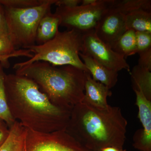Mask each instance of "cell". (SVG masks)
Returning a JSON list of instances; mask_svg holds the SVG:
<instances>
[{
	"instance_id": "1",
	"label": "cell",
	"mask_w": 151,
	"mask_h": 151,
	"mask_svg": "<svg viewBox=\"0 0 151 151\" xmlns=\"http://www.w3.org/2000/svg\"><path fill=\"white\" fill-rule=\"evenodd\" d=\"M4 87L11 114L25 128L42 133L66 129L71 110L53 104L32 79L6 74Z\"/></svg>"
},
{
	"instance_id": "2",
	"label": "cell",
	"mask_w": 151,
	"mask_h": 151,
	"mask_svg": "<svg viewBox=\"0 0 151 151\" xmlns=\"http://www.w3.org/2000/svg\"><path fill=\"white\" fill-rule=\"evenodd\" d=\"M128 122L119 107L94 108L81 102L72 108L66 132L92 151L124 148Z\"/></svg>"
},
{
	"instance_id": "3",
	"label": "cell",
	"mask_w": 151,
	"mask_h": 151,
	"mask_svg": "<svg viewBox=\"0 0 151 151\" xmlns=\"http://www.w3.org/2000/svg\"><path fill=\"white\" fill-rule=\"evenodd\" d=\"M32 79L53 104L68 110L83 101L86 72L71 65L55 66L36 61L15 69Z\"/></svg>"
},
{
	"instance_id": "4",
	"label": "cell",
	"mask_w": 151,
	"mask_h": 151,
	"mask_svg": "<svg viewBox=\"0 0 151 151\" xmlns=\"http://www.w3.org/2000/svg\"><path fill=\"white\" fill-rule=\"evenodd\" d=\"M83 34L75 30H58L54 37L46 43L25 48L34 53L33 56L24 62L16 63L13 68L44 61L55 66L71 65L89 73L79 55L83 48Z\"/></svg>"
},
{
	"instance_id": "5",
	"label": "cell",
	"mask_w": 151,
	"mask_h": 151,
	"mask_svg": "<svg viewBox=\"0 0 151 151\" xmlns=\"http://www.w3.org/2000/svg\"><path fill=\"white\" fill-rule=\"evenodd\" d=\"M56 1L44 0L40 5L25 9L3 6L8 33L16 49L35 45L39 24Z\"/></svg>"
},
{
	"instance_id": "6",
	"label": "cell",
	"mask_w": 151,
	"mask_h": 151,
	"mask_svg": "<svg viewBox=\"0 0 151 151\" xmlns=\"http://www.w3.org/2000/svg\"><path fill=\"white\" fill-rule=\"evenodd\" d=\"M113 3V0H97L89 6L57 7L55 14L59 18V26L84 34L94 30L97 23Z\"/></svg>"
},
{
	"instance_id": "7",
	"label": "cell",
	"mask_w": 151,
	"mask_h": 151,
	"mask_svg": "<svg viewBox=\"0 0 151 151\" xmlns=\"http://www.w3.org/2000/svg\"><path fill=\"white\" fill-rule=\"evenodd\" d=\"M26 129L25 151H92L65 130L42 133Z\"/></svg>"
},
{
	"instance_id": "8",
	"label": "cell",
	"mask_w": 151,
	"mask_h": 151,
	"mask_svg": "<svg viewBox=\"0 0 151 151\" xmlns=\"http://www.w3.org/2000/svg\"><path fill=\"white\" fill-rule=\"evenodd\" d=\"M83 34L81 53L89 55L109 69L119 72L125 69L130 72V65L124 56L97 37L94 31Z\"/></svg>"
},
{
	"instance_id": "9",
	"label": "cell",
	"mask_w": 151,
	"mask_h": 151,
	"mask_svg": "<svg viewBox=\"0 0 151 151\" xmlns=\"http://www.w3.org/2000/svg\"><path fill=\"white\" fill-rule=\"evenodd\" d=\"M127 30L126 15L111 6L100 18L94 32L98 38L112 49Z\"/></svg>"
},
{
	"instance_id": "10",
	"label": "cell",
	"mask_w": 151,
	"mask_h": 151,
	"mask_svg": "<svg viewBox=\"0 0 151 151\" xmlns=\"http://www.w3.org/2000/svg\"><path fill=\"white\" fill-rule=\"evenodd\" d=\"M138 118L142 128L137 130L133 137V146L140 151H151V101L141 92L134 91Z\"/></svg>"
},
{
	"instance_id": "11",
	"label": "cell",
	"mask_w": 151,
	"mask_h": 151,
	"mask_svg": "<svg viewBox=\"0 0 151 151\" xmlns=\"http://www.w3.org/2000/svg\"><path fill=\"white\" fill-rule=\"evenodd\" d=\"M110 89L104 84L94 80L90 74L87 73L82 102L98 109H106L110 105L107 102V98L112 94Z\"/></svg>"
},
{
	"instance_id": "12",
	"label": "cell",
	"mask_w": 151,
	"mask_h": 151,
	"mask_svg": "<svg viewBox=\"0 0 151 151\" xmlns=\"http://www.w3.org/2000/svg\"><path fill=\"white\" fill-rule=\"evenodd\" d=\"M79 55L95 81L107 86L110 89L115 86L118 81V72L109 69L91 57L79 52Z\"/></svg>"
},
{
	"instance_id": "13",
	"label": "cell",
	"mask_w": 151,
	"mask_h": 151,
	"mask_svg": "<svg viewBox=\"0 0 151 151\" xmlns=\"http://www.w3.org/2000/svg\"><path fill=\"white\" fill-rule=\"evenodd\" d=\"M59 19L49 11L41 19L37 30L36 42L37 45L46 43L54 37L58 31Z\"/></svg>"
},
{
	"instance_id": "14",
	"label": "cell",
	"mask_w": 151,
	"mask_h": 151,
	"mask_svg": "<svg viewBox=\"0 0 151 151\" xmlns=\"http://www.w3.org/2000/svg\"><path fill=\"white\" fill-rule=\"evenodd\" d=\"M151 70L138 65L130 71L132 87L134 91L143 93L147 100L151 101Z\"/></svg>"
},
{
	"instance_id": "15",
	"label": "cell",
	"mask_w": 151,
	"mask_h": 151,
	"mask_svg": "<svg viewBox=\"0 0 151 151\" xmlns=\"http://www.w3.org/2000/svg\"><path fill=\"white\" fill-rule=\"evenodd\" d=\"M9 129L8 137L0 147V151H25L26 128L16 121Z\"/></svg>"
},
{
	"instance_id": "16",
	"label": "cell",
	"mask_w": 151,
	"mask_h": 151,
	"mask_svg": "<svg viewBox=\"0 0 151 151\" xmlns=\"http://www.w3.org/2000/svg\"><path fill=\"white\" fill-rule=\"evenodd\" d=\"M126 26L127 30L151 33V12L140 10L127 14L126 15Z\"/></svg>"
},
{
	"instance_id": "17",
	"label": "cell",
	"mask_w": 151,
	"mask_h": 151,
	"mask_svg": "<svg viewBox=\"0 0 151 151\" xmlns=\"http://www.w3.org/2000/svg\"><path fill=\"white\" fill-rule=\"evenodd\" d=\"M112 49L125 58L137 53L136 32L127 29L116 41Z\"/></svg>"
},
{
	"instance_id": "18",
	"label": "cell",
	"mask_w": 151,
	"mask_h": 151,
	"mask_svg": "<svg viewBox=\"0 0 151 151\" xmlns=\"http://www.w3.org/2000/svg\"><path fill=\"white\" fill-rule=\"evenodd\" d=\"M112 7L125 15L135 11L151 12V0H113Z\"/></svg>"
},
{
	"instance_id": "19",
	"label": "cell",
	"mask_w": 151,
	"mask_h": 151,
	"mask_svg": "<svg viewBox=\"0 0 151 151\" xmlns=\"http://www.w3.org/2000/svg\"><path fill=\"white\" fill-rule=\"evenodd\" d=\"M4 68L0 63V119L4 121L10 128L16 121L11 114L7 102L4 87L6 73Z\"/></svg>"
},
{
	"instance_id": "20",
	"label": "cell",
	"mask_w": 151,
	"mask_h": 151,
	"mask_svg": "<svg viewBox=\"0 0 151 151\" xmlns=\"http://www.w3.org/2000/svg\"><path fill=\"white\" fill-rule=\"evenodd\" d=\"M44 0H0V4L6 7L25 9L40 5Z\"/></svg>"
},
{
	"instance_id": "21",
	"label": "cell",
	"mask_w": 151,
	"mask_h": 151,
	"mask_svg": "<svg viewBox=\"0 0 151 151\" xmlns=\"http://www.w3.org/2000/svg\"><path fill=\"white\" fill-rule=\"evenodd\" d=\"M136 39L137 53L151 48V33L136 32Z\"/></svg>"
},
{
	"instance_id": "22",
	"label": "cell",
	"mask_w": 151,
	"mask_h": 151,
	"mask_svg": "<svg viewBox=\"0 0 151 151\" xmlns=\"http://www.w3.org/2000/svg\"><path fill=\"white\" fill-rule=\"evenodd\" d=\"M17 50L8 32L0 33V55H10Z\"/></svg>"
},
{
	"instance_id": "23",
	"label": "cell",
	"mask_w": 151,
	"mask_h": 151,
	"mask_svg": "<svg viewBox=\"0 0 151 151\" xmlns=\"http://www.w3.org/2000/svg\"><path fill=\"white\" fill-rule=\"evenodd\" d=\"M33 55L29 50L18 49L14 53L6 55H0V63L2 65L4 68H8L10 66L9 59L11 58L18 57L20 56L27 57L29 58H32Z\"/></svg>"
},
{
	"instance_id": "24",
	"label": "cell",
	"mask_w": 151,
	"mask_h": 151,
	"mask_svg": "<svg viewBox=\"0 0 151 151\" xmlns=\"http://www.w3.org/2000/svg\"><path fill=\"white\" fill-rule=\"evenodd\" d=\"M137 65L151 70V48L139 53Z\"/></svg>"
},
{
	"instance_id": "25",
	"label": "cell",
	"mask_w": 151,
	"mask_h": 151,
	"mask_svg": "<svg viewBox=\"0 0 151 151\" xmlns=\"http://www.w3.org/2000/svg\"><path fill=\"white\" fill-rule=\"evenodd\" d=\"M9 132V128L8 125L3 121L0 122V147L6 140Z\"/></svg>"
},
{
	"instance_id": "26",
	"label": "cell",
	"mask_w": 151,
	"mask_h": 151,
	"mask_svg": "<svg viewBox=\"0 0 151 151\" xmlns=\"http://www.w3.org/2000/svg\"><path fill=\"white\" fill-rule=\"evenodd\" d=\"M81 0H56L54 4L57 7L72 8L79 5Z\"/></svg>"
},
{
	"instance_id": "27",
	"label": "cell",
	"mask_w": 151,
	"mask_h": 151,
	"mask_svg": "<svg viewBox=\"0 0 151 151\" xmlns=\"http://www.w3.org/2000/svg\"><path fill=\"white\" fill-rule=\"evenodd\" d=\"M7 32L8 31L4 7L0 4V33Z\"/></svg>"
},
{
	"instance_id": "28",
	"label": "cell",
	"mask_w": 151,
	"mask_h": 151,
	"mask_svg": "<svg viewBox=\"0 0 151 151\" xmlns=\"http://www.w3.org/2000/svg\"><path fill=\"white\" fill-rule=\"evenodd\" d=\"M100 151H127L124 148H119L115 147H107L104 148L101 150Z\"/></svg>"
},
{
	"instance_id": "29",
	"label": "cell",
	"mask_w": 151,
	"mask_h": 151,
	"mask_svg": "<svg viewBox=\"0 0 151 151\" xmlns=\"http://www.w3.org/2000/svg\"><path fill=\"white\" fill-rule=\"evenodd\" d=\"M97 0H81V5L89 6L97 2Z\"/></svg>"
},
{
	"instance_id": "30",
	"label": "cell",
	"mask_w": 151,
	"mask_h": 151,
	"mask_svg": "<svg viewBox=\"0 0 151 151\" xmlns=\"http://www.w3.org/2000/svg\"><path fill=\"white\" fill-rule=\"evenodd\" d=\"M2 120H1V119H0V122H2ZM4 122V121H3Z\"/></svg>"
}]
</instances>
